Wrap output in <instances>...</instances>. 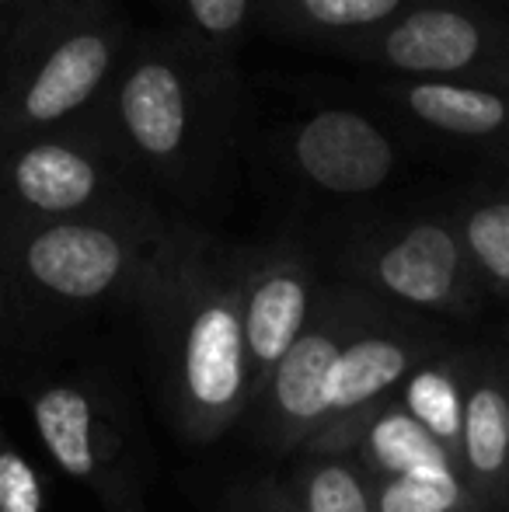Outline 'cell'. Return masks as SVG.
<instances>
[{
	"label": "cell",
	"instance_id": "obj_23",
	"mask_svg": "<svg viewBox=\"0 0 509 512\" xmlns=\"http://www.w3.org/2000/svg\"><path fill=\"white\" fill-rule=\"evenodd\" d=\"M255 512H300L293 492H286L279 481H265L255 492Z\"/></svg>",
	"mask_w": 509,
	"mask_h": 512
},
{
	"label": "cell",
	"instance_id": "obj_2",
	"mask_svg": "<svg viewBox=\"0 0 509 512\" xmlns=\"http://www.w3.org/2000/svg\"><path fill=\"white\" fill-rule=\"evenodd\" d=\"M234 81V63L213 60L178 28L133 35L95 112L136 175L192 189L224 150Z\"/></svg>",
	"mask_w": 509,
	"mask_h": 512
},
{
	"label": "cell",
	"instance_id": "obj_1",
	"mask_svg": "<svg viewBox=\"0 0 509 512\" xmlns=\"http://www.w3.org/2000/svg\"><path fill=\"white\" fill-rule=\"evenodd\" d=\"M241 293L245 248L168 220L129 297L154 345L171 425L192 443H217L252 405Z\"/></svg>",
	"mask_w": 509,
	"mask_h": 512
},
{
	"label": "cell",
	"instance_id": "obj_8",
	"mask_svg": "<svg viewBox=\"0 0 509 512\" xmlns=\"http://www.w3.org/2000/svg\"><path fill=\"white\" fill-rule=\"evenodd\" d=\"M381 317L377 300L356 290H325L318 293L311 317L297 342L279 356L252 408H262V432L279 450H304L311 432L321 422L325 401V377L335 356L349 338Z\"/></svg>",
	"mask_w": 509,
	"mask_h": 512
},
{
	"label": "cell",
	"instance_id": "obj_22",
	"mask_svg": "<svg viewBox=\"0 0 509 512\" xmlns=\"http://www.w3.org/2000/svg\"><path fill=\"white\" fill-rule=\"evenodd\" d=\"M42 506L46 495L39 474L0 429V512H42Z\"/></svg>",
	"mask_w": 509,
	"mask_h": 512
},
{
	"label": "cell",
	"instance_id": "obj_12",
	"mask_svg": "<svg viewBox=\"0 0 509 512\" xmlns=\"http://www.w3.org/2000/svg\"><path fill=\"white\" fill-rule=\"evenodd\" d=\"M286 154L311 189L328 196H370L398 168V147L370 115L353 108H321L300 119Z\"/></svg>",
	"mask_w": 509,
	"mask_h": 512
},
{
	"label": "cell",
	"instance_id": "obj_7",
	"mask_svg": "<svg viewBox=\"0 0 509 512\" xmlns=\"http://www.w3.org/2000/svg\"><path fill=\"white\" fill-rule=\"evenodd\" d=\"M346 265L367 290L433 314H471L482 279L454 216H419L370 230L349 248Z\"/></svg>",
	"mask_w": 509,
	"mask_h": 512
},
{
	"label": "cell",
	"instance_id": "obj_6",
	"mask_svg": "<svg viewBox=\"0 0 509 512\" xmlns=\"http://www.w3.org/2000/svg\"><path fill=\"white\" fill-rule=\"evenodd\" d=\"M126 154L91 112L0 150V213L77 216L140 199Z\"/></svg>",
	"mask_w": 509,
	"mask_h": 512
},
{
	"label": "cell",
	"instance_id": "obj_24",
	"mask_svg": "<svg viewBox=\"0 0 509 512\" xmlns=\"http://www.w3.org/2000/svg\"><path fill=\"white\" fill-rule=\"evenodd\" d=\"M18 7H21V0H0V14H7V18H14Z\"/></svg>",
	"mask_w": 509,
	"mask_h": 512
},
{
	"label": "cell",
	"instance_id": "obj_11",
	"mask_svg": "<svg viewBox=\"0 0 509 512\" xmlns=\"http://www.w3.org/2000/svg\"><path fill=\"white\" fill-rule=\"evenodd\" d=\"M314 304H318L314 272L297 244L279 241L269 244V248H245L241 317H245L252 401L262 391L272 366L279 363V356L297 342Z\"/></svg>",
	"mask_w": 509,
	"mask_h": 512
},
{
	"label": "cell",
	"instance_id": "obj_19",
	"mask_svg": "<svg viewBox=\"0 0 509 512\" xmlns=\"http://www.w3.org/2000/svg\"><path fill=\"white\" fill-rule=\"evenodd\" d=\"M401 405L412 411L457 460L461 446V415H464V373L457 370L454 359L426 363L422 370L408 373Z\"/></svg>",
	"mask_w": 509,
	"mask_h": 512
},
{
	"label": "cell",
	"instance_id": "obj_21",
	"mask_svg": "<svg viewBox=\"0 0 509 512\" xmlns=\"http://www.w3.org/2000/svg\"><path fill=\"white\" fill-rule=\"evenodd\" d=\"M164 7L175 14V28L185 39L224 63H234L255 21V0H164Z\"/></svg>",
	"mask_w": 509,
	"mask_h": 512
},
{
	"label": "cell",
	"instance_id": "obj_20",
	"mask_svg": "<svg viewBox=\"0 0 509 512\" xmlns=\"http://www.w3.org/2000/svg\"><path fill=\"white\" fill-rule=\"evenodd\" d=\"M293 499L300 512H377L374 478L346 453H311Z\"/></svg>",
	"mask_w": 509,
	"mask_h": 512
},
{
	"label": "cell",
	"instance_id": "obj_5",
	"mask_svg": "<svg viewBox=\"0 0 509 512\" xmlns=\"http://www.w3.org/2000/svg\"><path fill=\"white\" fill-rule=\"evenodd\" d=\"M328 49L391 77L475 81L509 91V18L485 0H412L387 25Z\"/></svg>",
	"mask_w": 509,
	"mask_h": 512
},
{
	"label": "cell",
	"instance_id": "obj_4",
	"mask_svg": "<svg viewBox=\"0 0 509 512\" xmlns=\"http://www.w3.org/2000/svg\"><path fill=\"white\" fill-rule=\"evenodd\" d=\"M164 230L147 199L77 216L0 213V283L60 307L129 300Z\"/></svg>",
	"mask_w": 509,
	"mask_h": 512
},
{
	"label": "cell",
	"instance_id": "obj_15",
	"mask_svg": "<svg viewBox=\"0 0 509 512\" xmlns=\"http://www.w3.org/2000/svg\"><path fill=\"white\" fill-rule=\"evenodd\" d=\"M412 0H255V18L286 39L335 46L398 18Z\"/></svg>",
	"mask_w": 509,
	"mask_h": 512
},
{
	"label": "cell",
	"instance_id": "obj_16",
	"mask_svg": "<svg viewBox=\"0 0 509 512\" xmlns=\"http://www.w3.org/2000/svg\"><path fill=\"white\" fill-rule=\"evenodd\" d=\"M360 467L370 478H391L401 471L433 464H454V453L419 422L401 401H384L374 415L367 418L360 439H356Z\"/></svg>",
	"mask_w": 509,
	"mask_h": 512
},
{
	"label": "cell",
	"instance_id": "obj_14",
	"mask_svg": "<svg viewBox=\"0 0 509 512\" xmlns=\"http://www.w3.org/2000/svg\"><path fill=\"white\" fill-rule=\"evenodd\" d=\"M457 467L475 495H496L509 478V384L496 370L464 380Z\"/></svg>",
	"mask_w": 509,
	"mask_h": 512
},
{
	"label": "cell",
	"instance_id": "obj_9",
	"mask_svg": "<svg viewBox=\"0 0 509 512\" xmlns=\"http://www.w3.org/2000/svg\"><path fill=\"white\" fill-rule=\"evenodd\" d=\"M32 422L67 478L95 488L109 512H143L119 418L95 391L81 384L39 387L32 394Z\"/></svg>",
	"mask_w": 509,
	"mask_h": 512
},
{
	"label": "cell",
	"instance_id": "obj_10",
	"mask_svg": "<svg viewBox=\"0 0 509 512\" xmlns=\"http://www.w3.org/2000/svg\"><path fill=\"white\" fill-rule=\"evenodd\" d=\"M377 321L349 338L335 356L325 377L321 422L304 443L307 453H346L356 446L367 418L387 401V391L426 359V345L419 338L387 331Z\"/></svg>",
	"mask_w": 509,
	"mask_h": 512
},
{
	"label": "cell",
	"instance_id": "obj_17",
	"mask_svg": "<svg viewBox=\"0 0 509 512\" xmlns=\"http://www.w3.org/2000/svg\"><path fill=\"white\" fill-rule=\"evenodd\" d=\"M450 216L461 227L482 286L509 297V171L464 192Z\"/></svg>",
	"mask_w": 509,
	"mask_h": 512
},
{
	"label": "cell",
	"instance_id": "obj_3",
	"mask_svg": "<svg viewBox=\"0 0 509 512\" xmlns=\"http://www.w3.org/2000/svg\"><path fill=\"white\" fill-rule=\"evenodd\" d=\"M129 39L116 0H21L0 70V150L91 112Z\"/></svg>",
	"mask_w": 509,
	"mask_h": 512
},
{
	"label": "cell",
	"instance_id": "obj_18",
	"mask_svg": "<svg viewBox=\"0 0 509 512\" xmlns=\"http://www.w3.org/2000/svg\"><path fill=\"white\" fill-rule=\"evenodd\" d=\"M377 512H478V495L464 481L461 467L433 464L374 478Z\"/></svg>",
	"mask_w": 509,
	"mask_h": 512
},
{
	"label": "cell",
	"instance_id": "obj_13",
	"mask_svg": "<svg viewBox=\"0 0 509 512\" xmlns=\"http://www.w3.org/2000/svg\"><path fill=\"white\" fill-rule=\"evenodd\" d=\"M384 98L408 122L447 136L464 147L492 150L509 161V91L475 81H440V77H394L384 84Z\"/></svg>",
	"mask_w": 509,
	"mask_h": 512
}]
</instances>
